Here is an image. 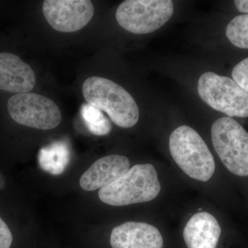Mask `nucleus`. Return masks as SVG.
<instances>
[{"label":"nucleus","mask_w":248,"mask_h":248,"mask_svg":"<svg viewBox=\"0 0 248 248\" xmlns=\"http://www.w3.org/2000/svg\"><path fill=\"white\" fill-rule=\"evenodd\" d=\"M169 148L173 159L189 177L208 182L215 170L213 155L195 130L181 125L171 133Z\"/></svg>","instance_id":"nucleus-3"},{"label":"nucleus","mask_w":248,"mask_h":248,"mask_svg":"<svg viewBox=\"0 0 248 248\" xmlns=\"http://www.w3.org/2000/svg\"><path fill=\"white\" fill-rule=\"evenodd\" d=\"M12 242V233L6 223L0 217V248H10Z\"/></svg>","instance_id":"nucleus-17"},{"label":"nucleus","mask_w":248,"mask_h":248,"mask_svg":"<svg viewBox=\"0 0 248 248\" xmlns=\"http://www.w3.org/2000/svg\"><path fill=\"white\" fill-rule=\"evenodd\" d=\"M7 108L15 122L30 128L51 130L58 126L62 121L58 105L49 98L36 93L13 96L8 102Z\"/></svg>","instance_id":"nucleus-7"},{"label":"nucleus","mask_w":248,"mask_h":248,"mask_svg":"<svg viewBox=\"0 0 248 248\" xmlns=\"http://www.w3.org/2000/svg\"><path fill=\"white\" fill-rule=\"evenodd\" d=\"M81 115L90 131L97 136L107 135L111 131L112 124L102 110L86 104L81 108Z\"/></svg>","instance_id":"nucleus-14"},{"label":"nucleus","mask_w":248,"mask_h":248,"mask_svg":"<svg viewBox=\"0 0 248 248\" xmlns=\"http://www.w3.org/2000/svg\"><path fill=\"white\" fill-rule=\"evenodd\" d=\"M198 93L204 102L231 118L248 117V93L228 77L203 73L199 79Z\"/></svg>","instance_id":"nucleus-6"},{"label":"nucleus","mask_w":248,"mask_h":248,"mask_svg":"<svg viewBox=\"0 0 248 248\" xmlns=\"http://www.w3.org/2000/svg\"><path fill=\"white\" fill-rule=\"evenodd\" d=\"M161 185L152 164H138L118 179L99 191V200L113 206L144 203L159 195Z\"/></svg>","instance_id":"nucleus-2"},{"label":"nucleus","mask_w":248,"mask_h":248,"mask_svg":"<svg viewBox=\"0 0 248 248\" xmlns=\"http://www.w3.org/2000/svg\"><path fill=\"white\" fill-rule=\"evenodd\" d=\"M82 93L88 104L105 112L118 126L131 128L138 123L140 110L133 96L112 80L91 77L85 80Z\"/></svg>","instance_id":"nucleus-1"},{"label":"nucleus","mask_w":248,"mask_h":248,"mask_svg":"<svg viewBox=\"0 0 248 248\" xmlns=\"http://www.w3.org/2000/svg\"><path fill=\"white\" fill-rule=\"evenodd\" d=\"M212 141L228 170L240 177L248 176V133L231 117H221L213 124Z\"/></svg>","instance_id":"nucleus-4"},{"label":"nucleus","mask_w":248,"mask_h":248,"mask_svg":"<svg viewBox=\"0 0 248 248\" xmlns=\"http://www.w3.org/2000/svg\"><path fill=\"white\" fill-rule=\"evenodd\" d=\"M226 36L235 46L248 49V14L232 19L227 27Z\"/></svg>","instance_id":"nucleus-15"},{"label":"nucleus","mask_w":248,"mask_h":248,"mask_svg":"<svg viewBox=\"0 0 248 248\" xmlns=\"http://www.w3.org/2000/svg\"><path fill=\"white\" fill-rule=\"evenodd\" d=\"M42 11L55 31L73 32L89 24L94 15V6L89 0H46Z\"/></svg>","instance_id":"nucleus-8"},{"label":"nucleus","mask_w":248,"mask_h":248,"mask_svg":"<svg viewBox=\"0 0 248 248\" xmlns=\"http://www.w3.org/2000/svg\"><path fill=\"white\" fill-rule=\"evenodd\" d=\"M68 155V151L65 145L54 143L51 146L41 150L39 161L43 170L58 174L66 167Z\"/></svg>","instance_id":"nucleus-13"},{"label":"nucleus","mask_w":248,"mask_h":248,"mask_svg":"<svg viewBox=\"0 0 248 248\" xmlns=\"http://www.w3.org/2000/svg\"><path fill=\"white\" fill-rule=\"evenodd\" d=\"M202 208H200V211L201 212V211H202Z\"/></svg>","instance_id":"nucleus-19"},{"label":"nucleus","mask_w":248,"mask_h":248,"mask_svg":"<svg viewBox=\"0 0 248 248\" xmlns=\"http://www.w3.org/2000/svg\"><path fill=\"white\" fill-rule=\"evenodd\" d=\"M173 12L174 6L170 0H127L117 8L116 19L125 30L143 35L164 26Z\"/></svg>","instance_id":"nucleus-5"},{"label":"nucleus","mask_w":248,"mask_h":248,"mask_svg":"<svg viewBox=\"0 0 248 248\" xmlns=\"http://www.w3.org/2000/svg\"><path fill=\"white\" fill-rule=\"evenodd\" d=\"M112 248H162L164 240L157 228L140 222H127L111 232Z\"/></svg>","instance_id":"nucleus-9"},{"label":"nucleus","mask_w":248,"mask_h":248,"mask_svg":"<svg viewBox=\"0 0 248 248\" xmlns=\"http://www.w3.org/2000/svg\"><path fill=\"white\" fill-rule=\"evenodd\" d=\"M130 161L122 155H108L96 161L80 178L83 190L101 189L118 179L130 170Z\"/></svg>","instance_id":"nucleus-10"},{"label":"nucleus","mask_w":248,"mask_h":248,"mask_svg":"<svg viewBox=\"0 0 248 248\" xmlns=\"http://www.w3.org/2000/svg\"><path fill=\"white\" fill-rule=\"evenodd\" d=\"M221 233L217 218L211 214L200 212L186 224L184 239L188 248H216Z\"/></svg>","instance_id":"nucleus-12"},{"label":"nucleus","mask_w":248,"mask_h":248,"mask_svg":"<svg viewBox=\"0 0 248 248\" xmlns=\"http://www.w3.org/2000/svg\"><path fill=\"white\" fill-rule=\"evenodd\" d=\"M35 73L28 63L10 53H0V90L22 94L35 87Z\"/></svg>","instance_id":"nucleus-11"},{"label":"nucleus","mask_w":248,"mask_h":248,"mask_svg":"<svg viewBox=\"0 0 248 248\" xmlns=\"http://www.w3.org/2000/svg\"><path fill=\"white\" fill-rule=\"evenodd\" d=\"M232 76L235 82L248 93V58L234 66Z\"/></svg>","instance_id":"nucleus-16"},{"label":"nucleus","mask_w":248,"mask_h":248,"mask_svg":"<svg viewBox=\"0 0 248 248\" xmlns=\"http://www.w3.org/2000/svg\"><path fill=\"white\" fill-rule=\"evenodd\" d=\"M234 4L238 11L248 14V0H236L234 1Z\"/></svg>","instance_id":"nucleus-18"}]
</instances>
